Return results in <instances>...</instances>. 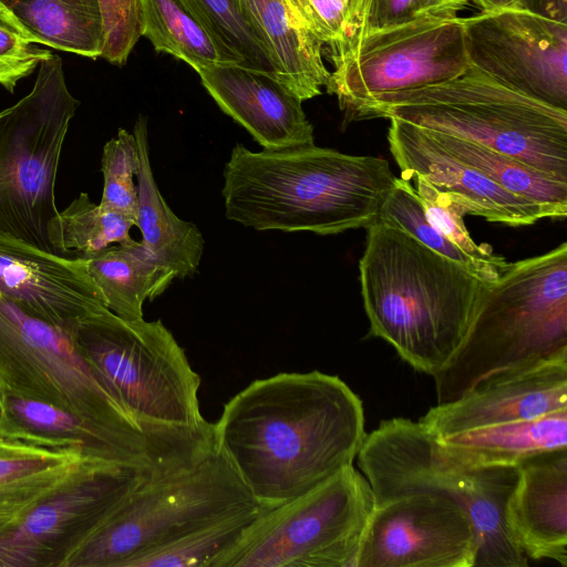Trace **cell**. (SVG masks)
<instances>
[{"label":"cell","mask_w":567,"mask_h":567,"mask_svg":"<svg viewBox=\"0 0 567 567\" xmlns=\"http://www.w3.org/2000/svg\"><path fill=\"white\" fill-rule=\"evenodd\" d=\"M103 24L101 56L124 65L142 37L141 0H97Z\"/></svg>","instance_id":"8d00e7d4"},{"label":"cell","mask_w":567,"mask_h":567,"mask_svg":"<svg viewBox=\"0 0 567 567\" xmlns=\"http://www.w3.org/2000/svg\"><path fill=\"white\" fill-rule=\"evenodd\" d=\"M513 7L567 23V0H514Z\"/></svg>","instance_id":"f35d334b"},{"label":"cell","mask_w":567,"mask_h":567,"mask_svg":"<svg viewBox=\"0 0 567 567\" xmlns=\"http://www.w3.org/2000/svg\"><path fill=\"white\" fill-rule=\"evenodd\" d=\"M426 130L462 162L478 169L506 190L542 206L548 218L567 216V183L481 144Z\"/></svg>","instance_id":"83f0119b"},{"label":"cell","mask_w":567,"mask_h":567,"mask_svg":"<svg viewBox=\"0 0 567 567\" xmlns=\"http://www.w3.org/2000/svg\"><path fill=\"white\" fill-rule=\"evenodd\" d=\"M374 504L427 492L460 505L470 516L478 540L474 567H526L527 557L512 540L505 503L514 488L517 466L471 467L451 458L436 436L420 421L393 417L365 434L357 455Z\"/></svg>","instance_id":"ba28073f"},{"label":"cell","mask_w":567,"mask_h":567,"mask_svg":"<svg viewBox=\"0 0 567 567\" xmlns=\"http://www.w3.org/2000/svg\"><path fill=\"white\" fill-rule=\"evenodd\" d=\"M0 436L33 446L74 451L127 468L112 446L83 421L39 400L0 395Z\"/></svg>","instance_id":"d4e9b609"},{"label":"cell","mask_w":567,"mask_h":567,"mask_svg":"<svg viewBox=\"0 0 567 567\" xmlns=\"http://www.w3.org/2000/svg\"><path fill=\"white\" fill-rule=\"evenodd\" d=\"M477 7L481 8V11H488L505 7H512L514 0H472Z\"/></svg>","instance_id":"b9f144b4"},{"label":"cell","mask_w":567,"mask_h":567,"mask_svg":"<svg viewBox=\"0 0 567 567\" xmlns=\"http://www.w3.org/2000/svg\"><path fill=\"white\" fill-rule=\"evenodd\" d=\"M86 456L0 436V516L22 517L41 499L80 475ZM91 458V457H89Z\"/></svg>","instance_id":"484cf974"},{"label":"cell","mask_w":567,"mask_h":567,"mask_svg":"<svg viewBox=\"0 0 567 567\" xmlns=\"http://www.w3.org/2000/svg\"><path fill=\"white\" fill-rule=\"evenodd\" d=\"M388 142L401 177L421 175L460 205L466 214L509 226H526L548 218L538 204L515 195L467 165L424 127L390 117Z\"/></svg>","instance_id":"ac0fdd59"},{"label":"cell","mask_w":567,"mask_h":567,"mask_svg":"<svg viewBox=\"0 0 567 567\" xmlns=\"http://www.w3.org/2000/svg\"><path fill=\"white\" fill-rule=\"evenodd\" d=\"M142 37L157 52L171 54L196 72L226 64L207 31L179 0H141Z\"/></svg>","instance_id":"f546056e"},{"label":"cell","mask_w":567,"mask_h":567,"mask_svg":"<svg viewBox=\"0 0 567 567\" xmlns=\"http://www.w3.org/2000/svg\"><path fill=\"white\" fill-rule=\"evenodd\" d=\"M260 507L214 449L192 465L142 480L64 567H134L192 532Z\"/></svg>","instance_id":"9c48e42d"},{"label":"cell","mask_w":567,"mask_h":567,"mask_svg":"<svg viewBox=\"0 0 567 567\" xmlns=\"http://www.w3.org/2000/svg\"><path fill=\"white\" fill-rule=\"evenodd\" d=\"M133 226V220L103 209L86 193H81L51 218L48 236L58 255L74 258L133 240L130 235Z\"/></svg>","instance_id":"4dcf8cb0"},{"label":"cell","mask_w":567,"mask_h":567,"mask_svg":"<svg viewBox=\"0 0 567 567\" xmlns=\"http://www.w3.org/2000/svg\"><path fill=\"white\" fill-rule=\"evenodd\" d=\"M142 480L113 464L70 480L0 532V567H64Z\"/></svg>","instance_id":"4fadbf2b"},{"label":"cell","mask_w":567,"mask_h":567,"mask_svg":"<svg viewBox=\"0 0 567 567\" xmlns=\"http://www.w3.org/2000/svg\"><path fill=\"white\" fill-rule=\"evenodd\" d=\"M567 351V243L508 262L484 282L465 337L432 375L437 404L481 382Z\"/></svg>","instance_id":"5b68a950"},{"label":"cell","mask_w":567,"mask_h":567,"mask_svg":"<svg viewBox=\"0 0 567 567\" xmlns=\"http://www.w3.org/2000/svg\"><path fill=\"white\" fill-rule=\"evenodd\" d=\"M517 467L504 508L507 532L527 558L567 567V449L535 455Z\"/></svg>","instance_id":"ffe728a7"},{"label":"cell","mask_w":567,"mask_h":567,"mask_svg":"<svg viewBox=\"0 0 567 567\" xmlns=\"http://www.w3.org/2000/svg\"><path fill=\"white\" fill-rule=\"evenodd\" d=\"M436 439L442 450L462 465L518 466L535 455L567 449V409Z\"/></svg>","instance_id":"603a6c76"},{"label":"cell","mask_w":567,"mask_h":567,"mask_svg":"<svg viewBox=\"0 0 567 567\" xmlns=\"http://www.w3.org/2000/svg\"><path fill=\"white\" fill-rule=\"evenodd\" d=\"M65 410L101 435L122 463L146 478L194 464L212 435L162 436L142 430L121 408L60 329L28 315L0 292V395Z\"/></svg>","instance_id":"277c9868"},{"label":"cell","mask_w":567,"mask_h":567,"mask_svg":"<svg viewBox=\"0 0 567 567\" xmlns=\"http://www.w3.org/2000/svg\"><path fill=\"white\" fill-rule=\"evenodd\" d=\"M379 218L395 224L429 248L466 267L482 281L492 282L497 278L431 225L411 181L395 177L394 184L381 207Z\"/></svg>","instance_id":"d6a6232c"},{"label":"cell","mask_w":567,"mask_h":567,"mask_svg":"<svg viewBox=\"0 0 567 567\" xmlns=\"http://www.w3.org/2000/svg\"><path fill=\"white\" fill-rule=\"evenodd\" d=\"M19 518L21 517L0 516V532L12 525Z\"/></svg>","instance_id":"7bdbcfd3"},{"label":"cell","mask_w":567,"mask_h":567,"mask_svg":"<svg viewBox=\"0 0 567 567\" xmlns=\"http://www.w3.org/2000/svg\"><path fill=\"white\" fill-rule=\"evenodd\" d=\"M462 21L473 66L513 90L567 110V23L513 6Z\"/></svg>","instance_id":"5bb4252c"},{"label":"cell","mask_w":567,"mask_h":567,"mask_svg":"<svg viewBox=\"0 0 567 567\" xmlns=\"http://www.w3.org/2000/svg\"><path fill=\"white\" fill-rule=\"evenodd\" d=\"M207 31L226 64L277 80L275 61L240 0H179ZM278 81V80H277Z\"/></svg>","instance_id":"f1b7e54d"},{"label":"cell","mask_w":567,"mask_h":567,"mask_svg":"<svg viewBox=\"0 0 567 567\" xmlns=\"http://www.w3.org/2000/svg\"><path fill=\"white\" fill-rule=\"evenodd\" d=\"M367 229L359 274L369 333L432 377L465 337L484 281L389 220Z\"/></svg>","instance_id":"3957f363"},{"label":"cell","mask_w":567,"mask_h":567,"mask_svg":"<svg viewBox=\"0 0 567 567\" xmlns=\"http://www.w3.org/2000/svg\"><path fill=\"white\" fill-rule=\"evenodd\" d=\"M141 167L137 174L136 227L142 245L177 278L198 271L204 252V237L197 226L176 216L161 195L150 162L147 118L140 116L134 125Z\"/></svg>","instance_id":"7402d4cb"},{"label":"cell","mask_w":567,"mask_h":567,"mask_svg":"<svg viewBox=\"0 0 567 567\" xmlns=\"http://www.w3.org/2000/svg\"><path fill=\"white\" fill-rule=\"evenodd\" d=\"M141 158L136 138L125 128H118L115 137L103 147L101 171L103 192L100 206L125 216L136 225L137 215V176Z\"/></svg>","instance_id":"e575fe53"},{"label":"cell","mask_w":567,"mask_h":567,"mask_svg":"<svg viewBox=\"0 0 567 567\" xmlns=\"http://www.w3.org/2000/svg\"><path fill=\"white\" fill-rule=\"evenodd\" d=\"M35 43L96 59L103 50L97 0H0Z\"/></svg>","instance_id":"4316f807"},{"label":"cell","mask_w":567,"mask_h":567,"mask_svg":"<svg viewBox=\"0 0 567 567\" xmlns=\"http://www.w3.org/2000/svg\"><path fill=\"white\" fill-rule=\"evenodd\" d=\"M213 433L215 449L267 508L353 465L367 434L360 398L317 370L252 381L224 405Z\"/></svg>","instance_id":"6da1fadb"},{"label":"cell","mask_w":567,"mask_h":567,"mask_svg":"<svg viewBox=\"0 0 567 567\" xmlns=\"http://www.w3.org/2000/svg\"><path fill=\"white\" fill-rule=\"evenodd\" d=\"M434 11H443L434 0H369L358 30L386 28Z\"/></svg>","instance_id":"74e56055"},{"label":"cell","mask_w":567,"mask_h":567,"mask_svg":"<svg viewBox=\"0 0 567 567\" xmlns=\"http://www.w3.org/2000/svg\"><path fill=\"white\" fill-rule=\"evenodd\" d=\"M66 334L142 430L162 436L213 431L200 412V377L161 320H126L105 309L83 318Z\"/></svg>","instance_id":"52a82bcc"},{"label":"cell","mask_w":567,"mask_h":567,"mask_svg":"<svg viewBox=\"0 0 567 567\" xmlns=\"http://www.w3.org/2000/svg\"><path fill=\"white\" fill-rule=\"evenodd\" d=\"M240 1L275 61L278 82L302 102L320 95L330 73L322 58L323 43L288 0Z\"/></svg>","instance_id":"44dd1931"},{"label":"cell","mask_w":567,"mask_h":567,"mask_svg":"<svg viewBox=\"0 0 567 567\" xmlns=\"http://www.w3.org/2000/svg\"><path fill=\"white\" fill-rule=\"evenodd\" d=\"M79 104L52 55L40 63L32 91L0 112V234L53 254L48 224L59 212L56 174Z\"/></svg>","instance_id":"30bf717a"},{"label":"cell","mask_w":567,"mask_h":567,"mask_svg":"<svg viewBox=\"0 0 567 567\" xmlns=\"http://www.w3.org/2000/svg\"><path fill=\"white\" fill-rule=\"evenodd\" d=\"M0 292L64 333L107 309L81 257L49 252L6 234H0Z\"/></svg>","instance_id":"e0dca14e"},{"label":"cell","mask_w":567,"mask_h":567,"mask_svg":"<svg viewBox=\"0 0 567 567\" xmlns=\"http://www.w3.org/2000/svg\"><path fill=\"white\" fill-rule=\"evenodd\" d=\"M373 507L369 482L347 466L308 492L265 508L213 567H355Z\"/></svg>","instance_id":"8fae6325"},{"label":"cell","mask_w":567,"mask_h":567,"mask_svg":"<svg viewBox=\"0 0 567 567\" xmlns=\"http://www.w3.org/2000/svg\"><path fill=\"white\" fill-rule=\"evenodd\" d=\"M197 73L220 110L246 128L262 150L315 144L313 126L302 101L274 78L230 64Z\"/></svg>","instance_id":"d6986e66"},{"label":"cell","mask_w":567,"mask_h":567,"mask_svg":"<svg viewBox=\"0 0 567 567\" xmlns=\"http://www.w3.org/2000/svg\"><path fill=\"white\" fill-rule=\"evenodd\" d=\"M412 179L431 225L484 269L498 277L508 262L493 254L488 245H477L473 240L464 224V209L421 175H413L409 181Z\"/></svg>","instance_id":"836d02e7"},{"label":"cell","mask_w":567,"mask_h":567,"mask_svg":"<svg viewBox=\"0 0 567 567\" xmlns=\"http://www.w3.org/2000/svg\"><path fill=\"white\" fill-rule=\"evenodd\" d=\"M470 1L471 0H434L439 9L456 14H458Z\"/></svg>","instance_id":"60d3db41"},{"label":"cell","mask_w":567,"mask_h":567,"mask_svg":"<svg viewBox=\"0 0 567 567\" xmlns=\"http://www.w3.org/2000/svg\"><path fill=\"white\" fill-rule=\"evenodd\" d=\"M225 216L256 230L336 235L374 223L395 176L388 161L316 144L252 152L224 167Z\"/></svg>","instance_id":"7a4b0ae2"},{"label":"cell","mask_w":567,"mask_h":567,"mask_svg":"<svg viewBox=\"0 0 567 567\" xmlns=\"http://www.w3.org/2000/svg\"><path fill=\"white\" fill-rule=\"evenodd\" d=\"M109 310L126 320L143 318V305L173 282L176 274L135 240L79 256Z\"/></svg>","instance_id":"cb8c5ba5"},{"label":"cell","mask_w":567,"mask_h":567,"mask_svg":"<svg viewBox=\"0 0 567 567\" xmlns=\"http://www.w3.org/2000/svg\"><path fill=\"white\" fill-rule=\"evenodd\" d=\"M267 507L248 511L192 532L141 558L134 567H213Z\"/></svg>","instance_id":"1f68e13d"},{"label":"cell","mask_w":567,"mask_h":567,"mask_svg":"<svg viewBox=\"0 0 567 567\" xmlns=\"http://www.w3.org/2000/svg\"><path fill=\"white\" fill-rule=\"evenodd\" d=\"M327 92L347 118L373 99L453 79L472 64L462 18L434 11L381 29H360L329 44Z\"/></svg>","instance_id":"7c38bea8"},{"label":"cell","mask_w":567,"mask_h":567,"mask_svg":"<svg viewBox=\"0 0 567 567\" xmlns=\"http://www.w3.org/2000/svg\"><path fill=\"white\" fill-rule=\"evenodd\" d=\"M372 117H394L481 144L567 183V110L473 65L443 82L378 96L355 120Z\"/></svg>","instance_id":"8992f818"},{"label":"cell","mask_w":567,"mask_h":567,"mask_svg":"<svg viewBox=\"0 0 567 567\" xmlns=\"http://www.w3.org/2000/svg\"><path fill=\"white\" fill-rule=\"evenodd\" d=\"M567 409V351L498 373L419 421L436 437Z\"/></svg>","instance_id":"2e32d148"},{"label":"cell","mask_w":567,"mask_h":567,"mask_svg":"<svg viewBox=\"0 0 567 567\" xmlns=\"http://www.w3.org/2000/svg\"><path fill=\"white\" fill-rule=\"evenodd\" d=\"M288 2L310 30L312 21V0H288Z\"/></svg>","instance_id":"ab89813d"},{"label":"cell","mask_w":567,"mask_h":567,"mask_svg":"<svg viewBox=\"0 0 567 567\" xmlns=\"http://www.w3.org/2000/svg\"><path fill=\"white\" fill-rule=\"evenodd\" d=\"M478 540L466 512L427 492L374 504L355 567H474Z\"/></svg>","instance_id":"9a60e30c"},{"label":"cell","mask_w":567,"mask_h":567,"mask_svg":"<svg viewBox=\"0 0 567 567\" xmlns=\"http://www.w3.org/2000/svg\"><path fill=\"white\" fill-rule=\"evenodd\" d=\"M53 54L39 48L17 18L0 3V85L10 92L19 80Z\"/></svg>","instance_id":"d590c367"}]
</instances>
